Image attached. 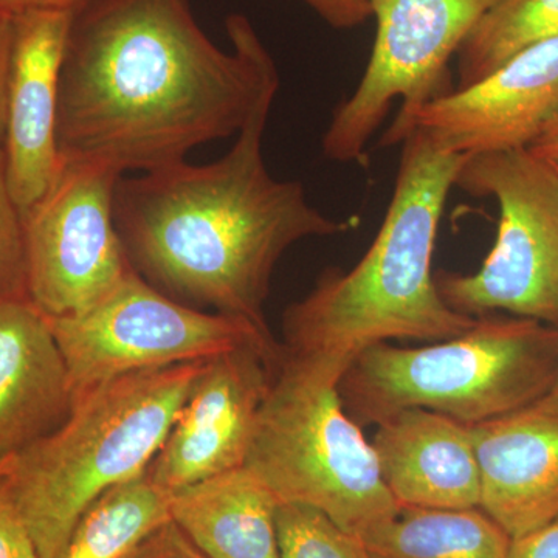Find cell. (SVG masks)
Masks as SVG:
<instances>
[{
	"label": "cell",
	"instance_id": "1",
	"mask_svg": "<svg viewBox=\"0 0 558 558\" xmlns=\"http://www.w3.org/2000/svg\"><path fill=\"white\" fill-rule=\"evenodd\" d=\"M226 25L230 51L205 35L190 0H94L73 14L60 84L62 159L140 174L236 135L279 76L247 17L231 14Z\"/></svg>",
	"mask_w": 558,
	"mask_h": 558
},
{
	"label": "cell",
	"instance_id": "2",
	"mask_svg": "<svg viewBox=\"0 0 558 558\" xmlns=\"http://www.w3.org/2000/svg\"><path fill=\"white\" fill-rule=\"evenodd\" d=\"M278 86L279 80L264 90L226 156L121 175L116 189L117 229L146 281L264 330L281 256L296 242L339 236L359 223L329 218L312 207L300 182L267 170L263 140Z\"/></svg>",
	"mask_w": 558,
	"mask_h": 558
},
{
	"label": "cell",
	"instance_id": "3",
	"mask_svg": "<svg viewBox=\"0 0 558 558\" xmlns=\"http://www.w3.org/2000/svg\"><path fill=\"white\" fill-rule=\"evenodd\" d=\"M469 156L446 153L422 132L402 142L387 215L352 269H329L282 315V352L347 371L366 348L389 340L442 341L476 319L440 296L432 260L440 218Z\"/></svg>",
	"mask_w": 558,
	"mask_h": 558
},
{
	"label": "cell",
	"instance_id": "4",
	"mask_svg": "<svg viewBox=\"0 0 558 558\" xmlns=\"http://www.w3.org/2000/svg\"><path fill=\"white\" fill-rule=\"evenodd\" d=\"M138 371L75 396L68 418L14 457L11 494L40 558H58L83 513L145 475L205 363Z\"/></svg>",
	"mask_w": 558,
	"mask_h": 558
},
{
	"label": "cell",
	"instance_id": "5",
	"mask_svg": "<svg viewBox=\"0 0 558 558\" xmlns=\"http://www.w3.org/2000/svg\"><path fill=\"white\" fill-rule=\"evenodd\" d=\"M557 380L556 326L484 315L468 332L428 347L366 348L344 371L339 392L360 427L407 409L476 425L535 402Z\"/></svg>",
	"mask_w": 558,
	"mask_h": 558
},
{
	"label": "cell",
	"instance_id": "6",
	"mask_svg": "<svg viewBox=\"0 0 558 558\" xmlns=\"http://www.w3.org/2000/svg\"><path fill=\"white\" fill-rule=\"evenodd\" d=\"M343 374L329 363L282 352L244 468L279 505L310 506L362 539L402 508L385 486L362 427L344 411Z\"/></svg>",
	"mask_w": 558,
	"mask_h": 558
},
{
	"label": "cell",
	"instance_id": "7",
	"mask_svg": "<svg viewBox=\"0 0 558 558\" xmlns=\"http://www.w3.org/2000/svg\"><path fill=\"white\" fill-rule=\"evenodd\" d=\"M454 186L498 202V236L472 275L435 274L457 312L478 318L495 311L558 328V171L529 149L469 156Z\"/></svg>",
	"mask_w": 558,
	"mask_h": 558
},
{
	"label": "cell",
	"instance_id": "8",
	"mask_svg": "<svg viewBox=\"0 0 558 558\" xmlns=\"http://www.w3.org/2000/svg\"><path fill=\"white\" fill-rule=\"evenodd\" d=\"M47 319L68 366L73 398L126 374L202 362L274 339L270 330L245 319L185 306L135 269L86 311Z\"/></svg>",
	"mask_w": 558,
	"mask_h": 558
},
{
	"label": "cell",
	"instance_id": "9",
	"mask_svg": "<svg viewBox=\"0 0 558 558\" xmlns=\"http://www.w3.org/2000/svg\"><path fill=\"white\" fill-rule=\"evenodd\" d=\"M497 0H369L377 32L355 90L333 109L322 140L326 159L368 163V146L396 101V120L454 90L449 69Z\"/></svg>",
	"mask_w": 558,
	"mask_h": 558
},
{
	"label": "cell",
	"instance_id": "10",
	"mask_svg": "<svg viewBox=\"0 0 558 558\" xmlns=\"http://www.w3.org/2000/svg\"><path fill=\"white\" fill-rule=\"evenodd\" d=\"M120 178L62 159L49 191L22 213L27 296L47 318L86 311L134 269L116 222Z\"/></svg>",
	"mask_w": 558,
	"mask_h": 558
},
{
	"label": "cell",
	"instance_id": "11",
	"mask_svg": "<svg viewBox=\"0 0 558 558\" xmlns=\"http://www.w3.org/2000/svg\"><path fill=\"white\" fill-rule=\"evenodd\" d=\"M558 117V36L532 44L495 72L395 119L380 146L411 131L451 154L478 156L527 149Z\"/></svg>",
	"mask_w": 558,
	"mask_h": 558
},
{
	"label": "cell",
	"instance_id": "12",
	"mask_svg": "<svg viewBox=\"0 0 558 558\" xmlns=\"http://www.w3.org/2000/svg\"><path fill=\"white\" fill-rule=\"evenodd\" d=\"M282 362L277 340H258L209 359L167 442L149 465L150 480L174 494L244 468L260 407Z\"/></svg>",
	"mask_w": 558,
	"mask_h": 558
},
{
	"label": "cell",
	"instance_id": "13",
	"mask_svg": "<svg viewBox=\"0 0 558 558\" xmlns=\"http://www.w3.org/2000/svg\"><path fill=\"white\" fill-rule=\"evenodd\" d=\"M73 14L35 10L13 16L2 150L21 213L49 191L62 167L60 84Z\"/></svg>",
	"mask_w": 558,
	"mask_h": 558
},
{
	"label": "cell",
	"instance_id": "14",
	"mask_svg": "<svg viewBox=\"0 0 558 558\" xmlns=\"http://www.w3.org/2000/svg\"><path fill=\"white\" fill-rule=\"evenodd\" d=\"M481 475V505L510 538L558 517V388L535 402L470 425Z\"/></svg>",
	"mask_w": 558,
	"mask_h": 558
},
{
	"label": "cell",
	"instance_id": "15",
	"mask_svg": "<svg viewBox=\"0 0 558 558\" xmlns=\"http://www.w3.org/2000/svg\"><path fill=\"white\" fill-rule=\"evenodd\" d=\"M371 446L400 508H480V465L470 425L436 411L407 409L377 424Z\"/></svg>",
	"mask_w": 558,
	"mask_h": 558
},
{
	"label": "cell",
	"instance_id": "16",
	"mask_svg": "<svg viewBox=\"0 0 558 558\" xmlns=\"http://www.w3.org/2000/svg\"><path fill=\"white\" fill-rule=\"evenodd\" d=\"M72 402L49 319L28 296L0 300V464L60 427Z\"/></svg>",
	"mask_w": 558,
	"mask_h": 558
},
{
	"label": "cell",
	"instance_id": "17",
	"mask_svg": "<svg viewBox=\"0 0 558 558\" xmlns=\"http://www.w3.org/2000/svg\"><path fill=\"white\" fill-rule=\"evenodd\" d=\"M279 501L245 468L174 492L171 520L209 558H279Z\"/></svg>",
	"mask_w": 558,
	"mask_h": 558
},
{
	"label": "cell",
	"instance_id": "18",
	"mask_svg": "<svg viewBox=\"0 0 558 558\" xmlns=\"http://www.w3.org/2000/svg\"><path fill=\"white\" fill-rule=\"evenodd\" d=\"M362 542L373 558H510L512 546L480 508H402Z\"/></svg>",
	"mask_w": 558,
	"mask_h": 558
},
{
	"label": "cell",
	"instance_id": "19",
	"mask_svg": "<svg viewBox=\"0 0 558 558\" xmlns=\"http://www.w3.org/2000/svg\"><path fill=\"white\" fill-rule=\"evenodd\" d=\"M170 492L149 473L110 488L83 513L58 558H124L171 520Z\"/></svg>",
	"mask_w": 558,
	"mask_h": 558
},
{
	"label": "cell",
	"instance_id": "20",
	"mask_svg": "<svg viewBox=\"0 0 558 558\" xmlns=\"http://www.w3.org/2000/svg\"><path fill=\"white\" fill-rule=\"evenodd\" d=\"M557 36L558 0H497L458 50L454 89L478 83L519 51Z\"/></svg>",
	"mask_w": 558,
	"mask_h": 558
},
{
	"label": "cell",
	"instance_id": "21",
	"mask_svg": "<svg viewBox=\"0 0 558 558\" xmlns=\"http://www.w3.org/2000/svg\"><path fill=\"white\" fill-rule=\"evenodd\" d=\"M279 558H373L365 543L310 506L277 509Z\"/></svg>",
	"mask_w": 558,
	"mask_h": 558
},
{
	"label": "cell",
	"instance_id": "22",
	"mask_svg": "<svg viewBox=\"0 0 558 558\" xmlns=\"http://www.w3.org/2000/svg\"><path fill=\"white\" fill-rule=\"evenodd\" d=\"M27 296L22 213L11 196L0 145V300Z\"/></svg>",
	"mask_w": 558,
	"mask_h": 558
},
{
	"label": "cell",
	"instance_id": "23",
	"mask_svg": "<svg viewBox=\"0 0 558 558\" xmlns=\"http://www.w3.org/2000/svg\"><path fill=\"white\" fill-rule=\"evenodd\" d=\"M13 461L14 457L0 464V558H40L11 494L9 473Z\"/></svg>",
	"mask_w": 558,
	"mask_h": 558
},
{
	"label": "cell",
	"instance_id": "24",
	"mask_svg": "<svg viewBox=\"0 0 558 558\" xmlns=\"http://www.w3.org/2000/svg\"><path fill=\"white\" fill-rule=\"evenodd\" d=\"M124 558H209L182 531L174 521L161 524L153 534L138 543Z\"/></svg>",
	"mask_w": 558,
	"mask_h": 558
},
{
	"label": "cell",
	"instance_id": "25",
	"mask_svg": "<svg viewBox=\"0 0 558 558\" xmlns=\"http://www.w3.org/2000/svg\"><path fill=\"white\" fill-rule=\"evenodd\" d=\"M330 27L349 31L365 24L371 13L369 0H304Z\"/></svg>",
	"mask_w": 558,
	"mask_h": 558
},
{
	"label": "cell",
	"instance_id": "26",
	"mask_svg": "<svg viewBox=\"0 0 558 558\" xmlns=\"http://www.w3.org/2000/svg\"><path fill=\"white\" fill-rule=\"evenodd\" d=\"M510 558H558V517L545 526L512 538Z\"/></svg>",
	"mask_w": 558,
	"mask_h": 558
},
{
	"label": "cell",
	"instance_id": "27",
	"mask_svg": "<svg viewBox=\"0 0 558 558\" xmlns=\"http://www.w3.org/2000/svg\"><path fill=\"white\" fill-rule=\"evenodd\" d=\"M11 43H13V16L0 11V145L5 124L7 80H9Z\"/></svg>",
	"mask_w": 558,
	"mask_h": 558
},
{
	"label": "cell",
	"instance_id": "28",
	"mask_svg": "<svg viewBox=\"0 0 558 558\" xmlns=\"http://www.w3.org/2000/svg\"><path fill=\"white\" fill-rule=\"evenodd\" d=\"M94 0H0V11L14 16L25 11L49 10L76 14Z\"/></svg>",
	"mask_w": 558,
	"mask_h": 558
},
{
	"label": "cell",
	"instance_id": "29",
	"mask_svg": "<svg viewBox=\"0 0 558 558\" xmlns=\"http://www.w3.org/2000/svg\"><path fill=\"white\" fill-rule=\"evenodd\" d=\"M538 159L558 168V117L527 148Z\"/></svg>",
	"mask_w": 558,
	"mask_h": 558
},
{
	"label": "cell",
	"instance_id": "30",
	"mask_svg": "<svg viewBox=\"0 0 558 558\" xmlns=\"http://www.w3.org/2000/svg\"><path fill=\"white\" fill-rule=\"evenodd\" d=\"M556 387L558 388V380H557Z\"/></svg>",
	"mask_w": 558,
	"mask_h": 558
},
{
	"label": "cell",
	"instance_id": "31",
	"mask_svg": "<svg viewBox=\"0 0 558 558\" xmlns=\"http://www.w3.org/2000/svg\"><path fill=\"white\" fill-rule=\"evenodd\" d=\"M556 170L558 171V168H556Z\"/></svg>",
	"mask_w": 558,
	"mask_h": 558
}]
</instances>
